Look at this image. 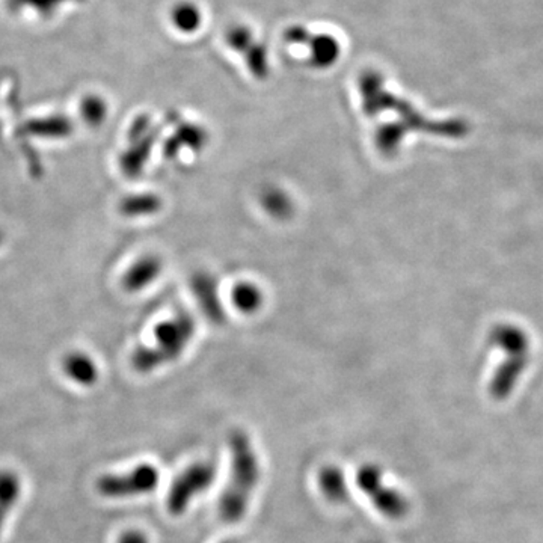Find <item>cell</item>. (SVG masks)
Returning <instances> with one entry per match:
<instances>
[{
    "instance_id": "obj_1",
    "label": "cell",
    "mask_w": 543,
    "mask_h": 543,
    "mask_svg": "<svg viewBox=\"0 0 543 543\" xmlns=\"http://www.w3.org/2000/svg\"><path fill=\"white\" fill-rule=\"evenodd\" d=\"M229 453V479L218 502V511L227 524H238L247 516L252 493L260 482V461L251 439L243 432L231 435Z\"/></svg>"
},
{
    "instance_id": "obj_2",
    "label": "cell",
    "mask_w": 543,
    "mask_h": 543,
    "mask_svg": "<svg viewBox=\"0 0 543 543\" xmlns=\"http://www.w3.org/2000/svg\"><path fill=\"white\" fill-rule=\"evenodd\" d=\"M356 486L376 510L389 520H402L409 511L407 497L398 489L385 484L382 471L376 465H362L356 473Z\"/></svg>"
},
{
    "instance_id": "obj_3",
    "label": "cell",
    "mask_w": 543,
    "mask_h": 543,
    "mask_svg": "<svg viewBox=\"0 0 543 543\" xmlns=\"http://www.w3.org/2000/svg\"><path fill=\"white\" fill-rule=\"evenodd\" d=\"M216 468L211 462H195L184 468L173 480L166 498V507L171 515H183L191 502L206 492L215 483Z\"/></svg>"
},
{
    "instance_id": "obj_4",
    "label": "cell",
    "mask_w": 543,
    "mask_h": 543,
    "mask_svg": "<svg viewBox=\"0 0 543 543\" xmlns=\"http://www.w3.org/2000/svg\"><path fill=\"white\" fill-rule=\"evenodd\" d=\"M160 473L150 463H141L126 474L103 475L97 482V489L103 497L132 498L150 493L159 484Z\"/></svg>"
},
{
    "instance_id": "obj_5",
    "label": "cell",
    "mask_w": 543,
    "mask_h": 543,
    "mask_svg": "<svg viewBox=\"0 0 543 543\" xmlns=\"http://www.w3.org/2000/svg\"><path fill=\"white\" fill-rule=\"evenodd\" d=\"M510 360H506L504 366L498 369L491 382V391L498 398H506L515 389L516 382L527 369V356H509Z\"/></svg>"
},
{
    "instance_id": "obj_6",
    "label": "cell",
    "mask_w": 543,
    "mask_h": 543,
    "mask_svg": "<svg viewBox=\"0 0 543 543\" xmlns=\"http://www.w3.org/2000/svg\"><path fill=\"white\" fill-rule=\"evenodd\" d=\"M491 338L493 344L509 356H527L529 353V337L515 324H500L493 329Z\"/></svg>"
},
{
    "instance_id": "obj_7",
    "label": "cell",
    "mask_w": 543,
    "mask_h": 543,
    "mask_svg": "<svg viewBox=\"0 0 543 543\" xmlns=\"http://www.w3.org/2000/svg\"><path fill=\"white\" fill-rule=\"evenodd\" d=\"M319 488L324 498L332 502H346L349 500V486L346 475L338 466H323L319 474Z\"/></svg>"
},
{
    "instance_id": "obj_8",
    "label": "cell",
    "mask_w": 543,
    "mask_h": 543,
    "mask_svg": "<svg viewBox=\"0 0 543 543\" xmlns=\"http://www.w3.org/2000/svg\"><path fill=\"white\" fill-rule=\"evenodd\" d=\"M20 484L19 475L13 471H0V534L5 527L6 518L19 501Z\"/></svg>"
},
{
    "instance_id": "obj_9",
    "label": "cell",
    "mask_w": 543,
    "mask_h": 543,
    "mask_svg": "<svg viewBox=\"0 0 543 543\" xmlns=\"http://www.w3.org/2000/svg\"><path fill=\"white\" fill-rule=\"evenodd\" d=\"M340 56V46L331 35H319L313 42V61L320 67H328Z\"/></svg>"
},
{
    "instance_id": "obj_10",
    "label": "cell",
    "mask_w": 543,
    "mask_h": 543,
    "mask_svg": "<svg viewBox=\"0 0 543 543\" xmlns=\"http://www.w3.org/2000/svg\"><path fill=\"white\" fill-rule=\"evenodd\" d=\"M173 22L184 33H192L200 28L201 14L197 6L183 4V5H178L177 10L173 11Z\"/></svg>"
},
{
    "instance_id": "obj_11",
    "label": "cell",
    "mask_w": 543,
    "mask_h": 543,
    "mask_svg": "<svg viewBox=\"0 0 543 543\" xmlns=\"http://www.w3.org/2000/svg\"><path fill=\"white\" fill-rule=\"evenodd\" d=\"M251 42V33L247 28H234L229 33V44L236 51H245Z\"/></svg>"
},
{
    "instance_id": "obj_12",
    "label": "cell",
    "mask_w": 543,
    "mask_h": 543,
    "mask_svg": "<svg viewBox=\"0 0 543 543\" xmlns=\"http://www.w3.org/2000/svg\"><path fill=\"white\" fill-rule=\"evenodd\" d=\"M118 543H150L148 538L142 531L128 529L118 538Z\"/></svg>"
},
{
    "instance_id": "obj_13",
    "label": "cell",
    "mask_w": 543,
    "mask_h": 543,
    "mask_svg": "<svg viewBox=\"0 0 543 543\" xmlns=\"http://www.w3.org/2000/svg\"><path fill=\"white\" fill-rule=\"evenodd\" d=\"M220 543H238V542H234V540H225V542H220Z\"/></svg>"
},
{
    "instance_id": "obj_14",
    "label": "cell",
    "mask_w": 543,
    "mask_h": 543,
    "mask_svg": "<svg viewBox=\"0 0 543 543\" xmlns=\"http://www.w3.org/2000/svg\"><path fill=\"white\" fill-rule=\"evenodd\" d=\"M369 543H379V542H369Z\"/></svg>"
}]
</instances>
